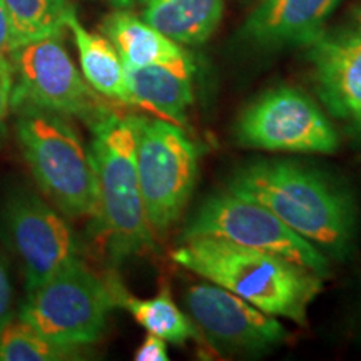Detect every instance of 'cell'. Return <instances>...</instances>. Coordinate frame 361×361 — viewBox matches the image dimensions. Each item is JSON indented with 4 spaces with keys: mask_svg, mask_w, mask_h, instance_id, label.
Segmentation results:
<instances>
[{
    "mask_svg": "<svg viewBox=\"0 0 361 361\" xmlns=\"http://www.w3.org/2000/svg\"><path fill=\"white\" fill-rule=\"evenodd\" d=\"M197 236L228 239L236 245L263 250L310 268L319 276L329 274V258L301 238L259 202L226 191L202 202L184 228L180 241Z\"/></svg>",
    "mask_w": 361,
    "mask_h": 361,
    "instance_id": "9",
    "label": "cell"
},
{
    "mask_svg": "<svg viewBox=\"0 0 361 361\" xmlns=\"http://www.w3.org/2000/svg\"><path fill=\"white\" fill-rule=\"evenodd\" d=\"M80 350L57 345L17 318L0 328V361H61L78 358Z\"/></svg>",
    "mask_w": 361,
    "mask_h": 361,
    "instance_id": "20",
    "label": "cell"
},
{
    "mask_svg": "<svg viewBox=\"0 0 361 361\" xmlns=\"http://www.w3.org/2000/svg\"><path fill=\"white\" fill-rule=\"evenodd\" d=\"M13 71L12 62L7 56H0V129L6 123L8 111L12 109Z\"/></svg>",
    "mask_w": 361,
    "mask_h": 361,
    "instance_id": "21",
    "label": "cell"
},
{
    "mask_svg": "<svg viewBox=\"0 0 361 361\" xmlns=\"http://www.w3.org/2000/svg\"><path fill=\"white\" fill-rule=\"evenodd\" d=\"M226 0H147L142 19L180 45L204 44L218 29Z\"/></svg>",
    "mask_w": 361,
    "mask_h": 361,
    "instance_id": "16",
    "label": "cell"
},
{
    "mask_svg": "<svg viewBox=\"0 0 361 361\" xmlns=\"http://www.w3.org/2000/svg\"><path fill=\"white\" fill-rule=\"evenodd\" d=\"M355 24L361 27V7L356 8V11H355Z\"/></svg>",
    "mask_w": 361,
    "mask_h": 361,
    "instance_id": "26",
    "label": "cell"
},
{
    "mask_svg": "<svg viewBox=\"0 0 361 361\" xmlns=\"http://www.w3.org/2000/svg\"><path fill=\"white\" fill-rule=\"evenodd\" d=\"M171 259L264 313L301 326L308 323L310 306L324 286V278L303 264L221 238L184 239Z\"/></svg>",
    "mask_w": 361,
    "mask_h": 361,
    "instance_id": "2",
    "label": "cell"
},
{
    "mask_svg": "<svg viewBox=\"0 0 361 361\" xmlns=\"http://www.w3.org/2000/svg\"><path fill=\"white\" fill-rule=\"evenodd\" d=\"M135 361H168V341L164 338L147 333L134 355Z\"/></svg>",
    "mask_w": 361,
    "mask_h": 361,
    "instance_id": "22",
    "label": "cell"
},
{
    "mask_svg": "<svg viewBox=\"0 0 361 361\" xmlns=\"http://www.w3.org/2000/svg\"><path fill=\"white\" fill-rule=\"evenodd\" d=\"M112 308L109 279L78 258L27 293L17 316L57 345L80 350L102 336Z\"/></svg>",
    "mask_w": 361,
    "mask_h": 361,
    "instance_id": "6",
    "label": "cell"
},
{
    "mask_svg": "<svg viewBox=\"0 0 361 361\" xmlns=\"http://www.w3.org/2000/svg\"><path fill=\"white\" fill-rule=\"evenodd\" d=\"M228 191L268 207L328 258L345 259L353 251L355 197L322 171L291 161H259L234 173Z\"/></svg>",
    "mask_w": 361,
    "mask_h": 361,
    "instance_id": "1",
    "label": "cell"
},
{
    "mask_svg": "<svg viewBox=\"0 0 361 361\" xmlns=\"http://www.w3.org/2000/svg\"><path fill=\"white\" fill-rule=\"evenodd\" d=\"M92 156L97 184V214L114 263L154 247V233L144 207L135 168V116L101 117L92 126Z\"/></svg>",
    "mask_w": 361,
    "mask_h": 361,
    "instance_id": "3",
    "label": "cell"
},
{
    "mask_svg": "<svg viewBox=\"0 0 361 361\" xmlns=\"http://www.w3.org/2000/svg\"><path fill=\"white\" fill-rule=\"evenodd\" d=\"M306 49L324 107L361 135V27L324 30Z\"/></svg>",
    "mask_w": 361,
    "mask_h": 361,
    "instance_id": "12",
    "label": "cell"
},
{
    "mask_svg": "<svg viewBox=\"0 0 361 361\" xmlns=\"http://www.w3.org/2000/svg\"><path fill=\"white\" fill-rule=\"evenodd\" d=\"M12 32L13 51L35 40L62 34L74 7L69 0H2Z\"/></svg>",
    "mask_w": 361,
    "mask_h": 361,
    "instance_id": "19",
    "label": "cell"
},
{
    "mask_svg": "<svg viewBox=\"0 0 361 361\" xmlns=\"http://www.w3.org/2000/svg\"><path fill=\"white\" fill-rule=\"evenodd\" d=\"M8 245L24 269L27 293L79 258V245L64 214L39 197L17 189L4 204Z\"/></svg>",
    "mask_w": 361,
    "mask_h": 361,
    "instance_id": "10",
    "label": "cell"
},
{
    "mask_svg": "<svg viewBox=\"0 0 361 361\" xmlns=\"http://www.w3.org/2000/svg\"><path fill=\"white\" fill-rule=\"evenodd\" d=\"M343 0H259L241 35L258 49L308 47Z\"/></svg>",
    "mask_w": 361,
    "mask_h": 361,
    "instance_id": "13",
    "label": "cell"
},
{
    "mask_svg": "<svg viewBox=\"0 0 361 361\" xmlns=\"http://www.w3.org/2000/svg\"><path fill=\"white\" fill-rule=\"evenodd\" d=\"M66 27L72 32L78 47L82 75L102 97L121 104H133L124 62L106 35L89 32L80 24L75 11L69 13Z\"/></svg>",
    "mask_w": 361,
    "mask_h": 361,
    "instance_id": "17",
    "label": "cell"
},
{
    "mask_svg": "<svg viewBox=\"0 0 361 361\" xmlns=\"http://www.w3.org/2000/svg\"><path fill=\"white\" fill-rule=\"evenodd\" d=\"M114 293L116 306L128 310L135 323L141 324L147 333L164 338L174 345H184L188 340H201L197 326L192 319L178 308L169 284H162L159 293L152 298H135L124 290L123 284L109 279Z\"/></svg>",
    "mask_w": 361,
    "mask_h": 361,
    "instance_id": "18",
    "label": "cell"
},
{
    "mask_svg": "<svg viewBox=\"0 0 361 361\" xmlns=\"http://www.w3.org/2000/svg\"><path fill=\"white\" fill-rule=\"evenodd\" d=\"M20 111L17 137L40 191L67 218H96V171L78 130L57 112Z\"/></svg>",
    "mask_w": 361,
    "mask_h": 361,
    "instance_id": "4",
    "label": "cell"
},
{
    "mask_svg": "<svg viewBox=\"0 0 361 361\" xmlns=\"http://www.w3.org/2000/svg\"><path fill=\"white\" fill-rule=\"evenodd\" d=\"M135 168L154 236H162L186 209L200 173V149L183 126L135 116Z\"/></svg>",
    "mask_w": 361,
    "mask_h": 361,
    "instance_id": "5",
    "label": "cell"
},
{
    "mask_svg": "<svg viewBox=\"0 0 361 361\" xmlns=\"http://www.w3.org/2000/svg\"><path fill=\"white\" fill-rule=\"evenodd\" d=\"M258 2H259V0H258Z\"/></svg>",
    "mask_w": 361,
    "mask_h": 361,
    "instance_id": "27",
    "label": "cell"
},
{
    "mask_svg": "<svg viewBox=\"0 0 361 361\" xmlns=\"http://www.w3.org/2000/svg\"><path fill=\"white\" fill-rule=\"evenodd\" d=\"M192 56L173 64L126 67L133 106L154 112L161 119L186 126L188 111L194 101Z\"/></svg>",
    "mask_w": 361,
    "mask_h": 361,
    "instance_id": "14",
    "label": "cell"
},
{
    "mask_svg": "<svg viewBox=\"0 0 361 361\" xmlns=\"http://www.w3.org/2000/svg\"><path fill=\"white\" fill-rule=\"evenodd\" d=\"M102 32L114 45L124 67L135 69L154 64H173L189 54L183 45L174 42L144 19L117 8L102 22Z\"/></svg>",
    "mask_w": 361,
    "mask_h": 361,
    "instance_id": "15",
    "label": "cell"
},
{
    "mask_svg": "<svg viewBox=\"0 0 361 361\" xmlns=\"http://www.w3.org/2000/svg\"><path fill=\"white\" fill-rule=\"evenodd\" d=\"M239 146L273 152L333 154L340 135L303 90L279 85L261 94L243 109L234 124Z\"/></svg>",
    "mask_w": 361,
    "mask_h": 361,
    "instance_id": "8",
    "label": "cell"
},
{
    "mask_svg": "<svg viewBox=\"0 0 361 361\" xmlns=\"http://www.w3.org/2000/svg\"><path fill=\"white\" fill-rule=\"evenodd\" d=\"M12 107H39L66 117H78L92 126L112 112L106 97L96 92L74 66L61 34L16 49Z\"/></svg>",
    "mask_w": 361,
    "mask_h": 361,
    "instance_id": "7",
    "label": "cell"
},
{
    "mask_svg": "<svg viewBox=\"0 0 361 361\" xmlns=\"http://www.w3.org/2000/svg\"><path fill=\"white\" fill-rule=\"evenodd\" d=\"M13 52L12 45V32L11 24H8V17L4 7L2 0H0V56H11Z\"/></svg>",
    "mask_w": 361,
    "mask_h": 361,
    "instance_id": "24",
    "label": "cell"
},
{
    "mask_svg": "<svg viewBox=\"0 0 361 361\" xmlns=\"http://www.w3.org/2000/svg\"><path fill=\"white\" fill-rule=\"evenodd\" d=\"M184 305L204 340L216 348L261 353L283 345L290 336L276 316L206 279L189 284Z\"/></svg>",
    "mask_w": 361,
    "mask_h": 361,
    "instance_id": "11",
    "label": "cell"
},
{
    "mask_svg": "<svg viewBox=\"0 0 361 361\" xmlns=\"http://www.w3.org/2000/svg\"><path fill=\"white\" fill-rule=\"evenodd\" d=\"M12 318V284L6 263L0 258V328Z\"/></svg>",
    "mask_w": 361,
    "mask_h": 361,
    "instance_id": "23",
    "label": "cell"
},
{
    "mask_svg": "<svg viewBox=\"0 0 361 361\" xmlns=\"http://www.w3.org/2000/svg\"><path fill=\"white\" fill-rule=\"evenodd\" d=\"M109 2L116 8H130L135 6H141V4H146L147 0H109Z\"/></svg>",
    "mask_w": 361,
    "mask_h": 361,
    "instance_id": "25",
    "label": "cell"
}]
</instances>
